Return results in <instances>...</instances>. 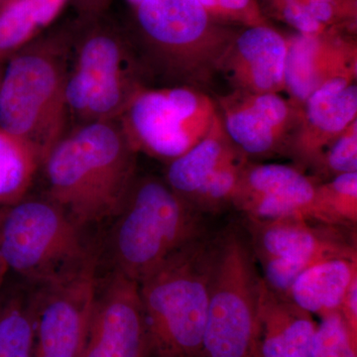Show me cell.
Returning a JSON list of instances; mask_svg holds the SVG:
<instances>
[{"label":"cell","mask_w":357,"mask_h":357,"mask_svg":"<svg viewBox=\"0 0 357 357\" xmlns=\"http://www.w3.org/2000/svg\"><path fill=\"white\" fill-rule=\"evenodd\" d=\"M211 17L222 24L243 28L270 25L258 0H198Z\"/></svg>","instance_id":"4316f807"},{"label":"cell","mask_w":357,"mask_h":357,"mask_svg":"<svg viewBox=\"0 0 357 357\" xmlns=\"http://www.w3.org/2000/svg\"><path fill=\"white\" fill-rule=\"evenodd\" d=\"M218 114L217 102L203 89L143 88L117 121L137 153L168 164L203 139Z\"/></svg>","instance_id":"9c48e42d"},{"label":"cell","mask_w":357,"mask_h":357,"mask_svg":"<svg viewBox=\"0 0 357 357\" xmlns=\"http://www.w3.org/2000/svg\"><path fill=\"white\" fill-rule=\"evenodd\" d=\"M84 229L49 199H28L6 208L0 258L9 274L31 286L69 277L96 261Z\"/></svg>","instance_id":"52a82bcc"},{"label":"cell","mask_w":357,"mask_h":357,"mask_svg":"<svg viewBox=\"0 0 357 357\" xmlns=\"http://www.w3.org/2000/svg\"><path fill=\"white\" fill-rule=\"evenodd\" d=\"M6 208H0V227H1L2 220H3Z\"/></svg>","instance_id":"f546056e"},{"label":"cell","mask_w":357,"mask_h":357,"mask_svg":"<svg viewBox=\"0 0 357 357\" xmlns=\"http://www.w3.org/2000/svg\"><path fill=\"white\" fill-rule=\"evenodd\" d=\"M246 236L265 285L285 296L302 272L332 258H357L356 229L302 218H246Z\"/></svg>","instance_id":"30bf717a"},{"label":"cell","mask_w":357,"mask_h":357,"mask_svg":"<svg viewBox=\"0 0 357 357\" xmlns=\"http://www.w3.org/2000/svg\"><path fill=\"white\" fill-rule=\"evenodd\" d=\"M256 321L266 328L262 357H312L317 328L310 312L262 281Z\"/></svg>","instance_id":"d6986e66"},{"label":"cell","mask_w":357,"mask_h":357,"mask_svg":"<svg viewBox=\"0 0 357 357\" xmlns=\"http://www.w3.org/2000/svg\"><path fill=\"white\" fill-rule=\"evenodd\" d=\"M265 9L296 33H356L357 0H263Z\"/></svg>","instance_id":"44dd1931"},{"label":"cell","mask_w":357,"mask_h":357,"mask_svg":"<svg viewBox=\"0 0 357 357\" xmlns=\"http://www.w3.org/2000/svg\"><path fill=\"white\" fill-rule=\"evenodd\" d=\"M110 220L112 270L138 284L178 249L206 234L201 213L154 176L136 177Z\"/></svg>","instance_id":"3957f363"},{"label":"cell","mask_w":357,"mask_h":357,"mask_svg":"<svg viewBox=\"0 0 357 357\" xmlns=\"http://www.w3.org/2000/svg\"><path fill=\"white\" fill-rule=\"evenodd\" d=\"M8 275L9 272L8 269H7L6 263H4L3 260L0 258V292H1V289L3 287Z\"/></svg>","instance_id":"f1b7e54d"},{"label":"cell","mask_w":357,"mask_h":357,"mask_svg":"<svg viewBox=\"0 0 357 357\" xmlns=\"http://www.w3.org/2000/svg\"><path fill=\"white\" fill-rule=\"evenodd\" d=\"M150 337L139 284L112 270L96 279L81 357H144Z\"/></svg>","instance_id":"7c38bea8"},{"label":"cell","mask_w":357,"mask_h":357,"mask_svg":"<svg viewBox=\"0 0 357 357\" xmlns=\"http://www.w3.org/2000/svg\"><path fill=\"white\" fill-rule=\"evenodd\" d=\"M357 121V86L333 82L314 91L300 107L288 156L303 170H312L326 148Z\"/></svg>","instance_id":"e0dca14e"},{"label":"cell","mask_w":357,"mask_h":357,"mask_svg":"<svg viewBox=\"0 0 357 357\" xmlns=\"http://www.w3.org/2000/svg\"><path fill=\"white\" fill-rule=\"evenodd\" d=\"M131 6L150 64L169 81L202 89L220 74L238 30L211 17L198 0H141Z\"/></svg>","instance_id":"277c9868"},{"label":"cell","mask_w":357,"mask_h":357,"mask_svg":"<svg viewBox=\"0 0 357 357\" xmlns=\"http://www.w3.org/2000/svg\"><path fill=\"white\" fill-rule=\"evenodd\" d=\"M357 277V258H332L316 263L297 277L285 297L310 314L338 312Z\"/></svg>","instance_id":"ffe728a7"},{"label":"cell","mask_w":357,"mask_h":357,"mask_svg":"<svg viewBox=\"0 0 357 357\" xmlns=\"http://www.w3.org/2000/svg\"><path fill=\"white\" fill-rule=\"evenodd\" d=\"M338 312L342 314L349 330L354 333L357 321V277L347 289Z\"/></svg>","instance_id":"83f0119b"},{"label":"cell","mask_w":357,"mask_h":357,"mask_svg":"<svg viewBox=\"0 0 357 357\" xmlns=\"http://www.w3.org/2000/svg\"><path fill=\"white\" fill-rule=\"evenodd\" d=\"M248 161L230 141L218 114L203 139L167 164L164 180L192 210L215 213L231 206Z\"/></svg>","instance_id":"8fae6325"},{"label":"cell","mask_w":357,"mask_h":357,"mask_svg":"<svg viewBox=\"0 0 357 357\" xmlns=\"http://www.w3.org/2000/svg\"><path fill=\"white\" fill-rule=\"evenodd\" d=\"M312 357H356L351 331L340 312L323 317L314 333Z\"/></svg>","instance_id":"484cf974"},{"label":"cell","mask_w":357,"mask_h":357,"mask_svg":"<svg viewBox=\"0 0 357 357\" xmlns=\"http://www.w3.org/2000/svg\"><path fill=\"white\" fill-rule=\"evenodd\" d=\"M136 154L117 121L77 126L42 162L47 199L82 229L110 220L137 177Z\"/></svg>","instance_id":"6da1fadb"},{"label":"cell","mask_w":357,"mask_h":357,"mask_svg":"<svg viewBox=\"0 0 357 357\" xmlns=\"http://www.w3.org/2000/svg\"><path fill=\"white\" fill-rule=\"evenodd\" d=\"M248 236L218 234L203 347L210 357H245L255 333L262 278Z\"/></svg>","instance_id":"ba28073f"},{"label":"cell","mask_w":357,"mask_h":357,"mask_svg":"<svg viewBox=\"0 0 357 357\" xmlns=\"http://www.w3.org/2000/svg\"><path fill=\"white\" fill-rule=\"evenodd\" d=\"M128 1L131 6H134V4L138 3V2L141 1V0H128Z\"/></svg>","instance_id":"4dcf8cb0"},{"label":"cell","mask_w":357,"mask_h":357,"mask_svg":"<svg viewBox=\"0 0 357 357\" xmlns=\"http://www.w3.org/2000/svg\"><path fill=\"white\" fill-rule=\"evenodd\" d=\"M287 37L271 25L238 30L220 65L232 91L249 93L285 91Z\"/></svg>","instance_id":"ac0fdd59"},{"label":"cell","mask_w":357,"mask_h":357,"mask_svg":"<svg viewBox=\"0 0 357 357\" xmlns=\"http://www.w3.org/2000/svg\"><path fill=\"white\" fill-rule=\"evenodd\" d=\"M74 58L68 68V119L77 126L117 121L134 96L145 88L129 41L114 22L88 11L72 29Z\"/></svg>","instance_id":"5b68a950"},{"label":"cell","mask_w":357,"mask_h":357,"mask_svg":"<svg viewBox=\"0 0 357 357\" xmlns=\"http://www.w3.org/2000/svg\"><path fill=\"white\" fill-rule=\"evenodd\" d=\"M96 264L61 280L33 286V357H81L98 279Z\"/></svg>","instance_id":"4fadbf2b"},{"label":"cell","mask_w":357,"mask_h":357,"mask_svg":"<svg viewBox=\"0 0 357 357\" xmlns=\"http://www.w3.org/2000/svg\"><path fill=\"white\" fill-rule=\"evenodd\" d=\"M312 220L356 227L357 223V172L344 174L317 185Z\"/></svg>","instance_id":"cb8c5ba5"},{"label":"cell","mask_w":357,"mask_h":357,"mask_svg":"<svg viewBox=\"0 0 357 357\" xmlns=\"http://www.w3.org/2000/svg\"><path fill=\"white\" fill-rule=\"evenodd\" d=\"M319 183L318 178L296 165L248 161L239 177L231 206L249 220H312Z\"/></svg>","instance_id":"2e32d148"},{"label":"cell","mask_w":357,"mask_h":357,"mask_svg":"<svg viewBox=\"0 0 357 357\" xmlns=\"http://www.w3.org/2000/svg\"><path fill=\"white\" fill-rule=\"evenodd\" d=\"M72 29L35 38L8 59L0 79V128L42 157L66 133L67 54Z\"/></svg>","instance_id":"7a4b0ae2"},{"label":"cell","mask_w":357,"mask_h":357,"mask_svg":"<svg viewBox=\"0 0 357 357\" xmlns=\"http://www.w3.org/2000/svg\"><path fill=\"white\" fill-rule=\"evenodd\" d=\"M2 70H0V79H1Z\"/></svg>","instance_id":"1f68e13d"},{"label":"cell","mask_w":357,"mask_h":357,"mask_svg":"<svg viewBox=\"0 0 357 357\" xmlns=\"http://www.w3.org/2000/svg\"><path fill=\"white\" fill-rule=\"evenodd\" d=\"M218 236L185 244L139 283L151 337L178 352L203 347Z\"/></svg>","instance_id":"8992f818"},{"label":"cell","mask_w":357,"mask_h":357,"mask_svg":"<svg viewBox=\"0 0 357 357\" xmlns=\"http://www.w3.org/2000/svg\"><path fill=\"white\" fill-rule=\"evenodd\" d=\"M26 286L7 277L0 292V357H33L34 289Z\"/></svg>","instance_id":"7402d4cb"},{"label":"cell","mask_w":357,"mask_h":357,"mask_svg":"<svg viewBox=\"0 0 357 357\" xmlns=\"http://www.w3.org/2000/svg\"><path fill=\"white\" fill-rule=\"evenodd\" d=\"M286 37L284 93L298 109L326 84L337 81L356 83L357 42L354 33H294Z\"/></svg>","instance_id":"9a60e30c"},{"label":"cell","mask_w":357,"mask_h":357,"mask_svg":"<svg viewBox=\"0 0 357 357\" xmlns=\"http://www.w3.org/2000/svg\"><path fill=\"white\" fill-rule=\"evenodd\" d=\"M41 166V155L31 144L0 128V208L27 197Z\"/></svg>","instance_id":"603a6c76"},{"label":"cell","mask_w":357,"mask_h":357,"mask_svg":"<svg viewBox=\"0 0 357 357\" xmlns=\"http://www.w3.org/2000/svg\"><path fill=\"white\" fill-rule=\"evenodd\" d=\"M215 102L225 133L249 161L288 155L300 114L288 98L232 91Z\"/></svg>","instance_id":"5bb4252c"},{"label":"cell","mask_w":357,"mask_h":357,"mask_svg":"<svg viewBox=\"0 0 357 357\" xmlns=\"http://www.w3.org/2000/svg\"><path fill=\"white\" fill-rule=\"evenodd\" d=\"M311 171L319 182L357 172V121L326 148Z\"/></svg>","instance_id":"d4e9b609"}]
</instances>
